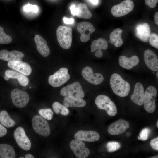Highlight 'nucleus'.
I'll list each match as a JSON object with an SVG mask.
<instances>
[{"mask_svg": "<svg viewBox=\"0 0 158 158\" xmlns=\"http://www.w3.org/2000/svg\"><path fill=\"white\" fill-rule=\"evenodd\" d=\"M150 144L153 149L158 151V137H157L152 140L150 142Z\"/></svg>", "mask_w": 158, "mask_h": 158, "instance_id": "c9c22d12", "label": "nucleus"}, {"mask_svg": "<svg viewBox=\"0 0 158 158\" xmlns=\"http://www.w3.org/2000/svg\"><path fill=\"white\" fill-rule=\"evenodd\" d=\"M145 63L151 70L155 71L158 69V58L156 54L150 49L146 50L144 53Z\"/></svg>", "mask_w": 158, "mask_h": 158, "instance_id": "dca6fc26", "label": "nucleus"}, {"mask_svg": "<svg viewBox=\"0 0 158 158\" xmlns=\"http://www.w3.org/2000/svg\"><path fill=\"white\" fill-rule=\"evenodd\" d=\"M7 133V130L2 125L0 124V137L5 135Z\"/></svg>", "mask_w": 158, "mask_h": 158, "instance_id": "4c0bfd02", "label": "nucleus"}, {"mask_svg": "<svg viewBox=\"0 0 158 158\" xmlns=\"http://www.w3.org/2000/svg\"><path fill=\"white\" fill-rule=\"evenodd\" d=\"M139 61L138 57L136 56H133L130 58L121 56L119 59L120 65L122 68L128 70L131 69L137 65Z\"/></svg>", "mask_w": 158, "mask_h": 158, "instance_id": "5701e85b", "label": "nucleus"}, {"mask_svg": "<svg viewBox=\"0 0 158 158\" xmlns=\"http://www.w3.org/2000/svg\"><path fill=\"white\" fill-rule=\"evenodd\" d=\"M158 0H145V4L151 8H155Z\"/></svg>", "mask_w": 158, "mask_h": 158, "instance_id": "e433bc0d", "label": "nucleus"}, {"mask_svg": "<svg viewBox=\"0 0 158 158\" xmlns=\"http://www.w3.org/2000/svg\"><path fill=\"white\" fill-rule=\"evenodd\" d=\"M71 13L73 15H76L78 12V9L76 8L75 6L72 5L71 6L70 8Z\"/></svg>", "mask_w": 158, "mask_h": 158, "instance_id": "58836bf2", "label": "nucleus"}, {"mask_svg": "<svg viewBox=\"0 0 158 158\" xmlns=\"http://www.w3.org/2000/svg\"><path fill=\"white\" fill-rule=\"evenodd\" d=\"M157 90L153 86H149L144 93L143 101L144 109L149 113H152L155 110L156 105L155 98Z\"/></svg>", "mask_w": 158, "mask_h": 158, "instance_id": "423d86ee", "label": "nucleus"}, {"mask_svg": "<svg viewBox=\"0 0 158 158\" xmlns=\"http://www.w3.org/2000/svg\"><path fill=\"white\" fill-rule=\"evenodd\" d=\"M129 123L124 120L119 119L110 124L108 132L110 135H117L124 133L129 127Z\"/></svg>", "mask_w": 158, "mask_h": 158, "instance_id": "4468645a", "label": "nucleus"}, {"mask_svg": "<svg viewBox=\"0 0 158 158\" xmlns=\"http://www.w3.org/2000/svg\"><path fill=\"white\" fill-rule=\"evenodd\" d=\"M38 10V8L37 6L36 5L32 4V10L34 12L36 13Z\"/></svg>", "mask_w": 158, "mask_h": 158, "instance_id": "79ce46f5", "label": "nucleus"}, {"mask_svg": "<svg viewBox=\"0 0 158 158\" xmlns=\"http://www.w3.org/2000/svg\"><path fill=\"white\" fill-rule=\"evenodd\" d=\"M56 36L58 42L62 48L66 49L70 48L72 39L71 28L64 25L59 26L56 30Z\"/></svg>", "mask_w": 158, "mask_h": 158, "instance_id": "f03ea898", "label": "nucleus"}, {"mask_svg": "<svg viewBox=\"0 0 158 158\" xmlns=\"http://www.w3.org/2000/svg\"><path fill=\"white\" fill-rule=\"evenodd\" d=\"M52 107L54 111L57 114L60 113L62 115L66 116L69 113L68 109L65 106L63 105L58 102H54Z\"/></svg>", "mask_w": 158, "mask_h": 158, "instance_id": "c756f323", "label": "nucleus"}, {"mask_svg": "<svg viewBox=\"0 0 158 158\" xmlns=\"http://www.w3.org/2000/svg\"><path fill=\"white\" fill-rule=\"evenodd\" d=\"M34 39L39 53L43 57L48 56L50 54V50L46 40L38 34L35 35Z\"/></svg>", "mask_w": 158, "mask_h": 158, "instance_id": "4be33fe9", "label": "nucleus"}, {"mask_svg": "<svg viewBox=\"0 0 158 158\" xmlns=\"http://www.w3.org/2000/svg\"><path fill=\"white\" fill-rule=\"evenodd\" d=\"M25 158H34V157L32 154H26L25 156Z\"/></svg>", "mask_w": 158, "mask_h": 158, "instance_id": "c03bdc74", "label": "nucleus"}, {"mask_svg": "<svg viewBox=\"0 0 158 158\" xmlns=\"http://www.w3.org/2000/svg\"><path fill=\"white\" fill-rule=\"evenodd\" d=\"M126 135L127 137H129L131 135V133L129 132H128L126 133Z\"/></svg>", "mask_w": 158, "mask_h": 158, "instance_id": "de8ad7c7", "label": "nucleus"}, {"mask_svg": "<svg viewBox=\"0 0 158 158\" xmlns=\"http://www.w3.org/2000/svg\"><path fill=\"white\" fill-rule=\"evenodd\" d=\"M32 125L34 130L38 134L47 137L50 133V129L47 121L40 115H36L32 118Z\"/></svg>", "mask_w": 158, "mask_h": 158, "instance_id": "20e7f679", "label": "nucleus"}, {"mask_svg": "<svg viewBox=\"0 0 158 158\" xmlns=\"http://www.w3.org/2000/svg\"><path fill=\"white\" fill-rule=\"evenodd\" d=\"M158 71H157V72L156 73V76H157V77L158 78Z\"/></svg>", "mask_w": 158, "mask_h": 158, "instance_id": "8fccbe9b", "label": "nucleus"}, {"mask_svg": "<svg viewBox=\"0 0 158 158\" xmlns=\"http://www.w3.org/2000/svg\"><path fill=\"white\" fill-rule=\"evenodd\" d=\"M24 56L23 53L16 50L9 51L3 49L0 51V59L8 62L21 61Z\"/></svg>", "mask_w": 158, "mask_h": 158, "instance_id": "aec40b11", "label": "nucleus"}, {"mask_svg": "<svg viewBox=\"0 0 158 158\" xmlns=\"http://www.w3.org/2000/svg\"><path fill=\"white\" fill-rule=\"evenodd\" d=\"M24 158V157H20V158Z\"/></svg>", "mask_w": 158, "mask_h": 158, "instance_id": "603ef678", "label": "nucleus"}, {"mask_svg": "<svg viewBox=\"0 0 158 158\" xmlns=\"http://www.w3.org/2000/svg\"><path fill=\"white\" fill-rule=\"evenodd\" d=\"M63 20L64 23L66 24H72L74 22V19L73 18L69 19L66 17L63 18Z\"/></svg>", "mask_w": 158, "mask_h": 158, "instance_id": "ea45409f", "label": "nucleus"}, {"mask_svg": "<svg viewBox=\"0 0 158 158\" xmlns=\"http://www.w3.org/2000/svg\"><path fill=\"white\" fill-rule=\"evenodd\" d=\"M123 30L117 28L110 34V39L111 43L116 47H119L123 44V42L121 38Z\"/></svg>", "mask_w": 158, "mask_h": 158, "instance_id": "bb28decb", "label": "nucleus"}, {"mask_svg": "<svg viewBox=\"0 0 158 158\" xmlns=\"http://www.w3.org/2000/svg\"><path fill=\"white\" fill-rule=\"evenodd\" d=\"M4 78L6 80H9L10 78L6 76V75H5L4 76Z\"/></svg>", "mask_w": 158, "mask_h": 158, "instance_id": "49530a36", "label": "nucleus"}, {"mask_svg": "<svg viewBox=\"0 0 158 158\" xmlns=\"http://www.w3.org/2000/svg\"><path fill=\"white\" fill-rule=\"evenodd\" d=\"M151 158H158V155H156L155 156H154V157H150Z\"/></svg>", "mask_w": 158, "mask_h": 158, "instance_id": "09e8293b", "label": "nucleus"}, {"mask_svg": "<svg viewBox=\"0 0 158 158\" xmlns=\"http://www.w3.org/2000/svg\"><path fill=\"white\" fill-rule=\"evenodd\" d=\"M12 41L11 37L6 34L4 31L3 28L0 26V44H9Z\"/></svg>", "mask_w": 158, "mask_h": 158, "instance_id": "7c9ffc66", "label": "nucleus"}, {"mask_svg": "<svg viewBox=\"0 0 158 158\" xmlns=\"http://www.w3.org/2000/svg\"><path fill=\"white\" fill-rule=\"evenodd\" d=\"M60 94L64 97L73 96L83 98L85 94L80 83L75 82L62 88Z\"/></svg>", "mask_w": 158, "mask_h": 158, "instance_id": "1a4fd4ad", "label": "nucleus"}, {"mask_svg": "<svg viewBox=\"0 0 158 158\" xmlns=\"http://www.w3.org/2000/svg\"><path fill=\"white\" fill-rule=\"evenodd\" d=\"M144 89L142 84L137 82L135 85L134 92L131 96L132 101L137 105L141 106L143 104Z\"/></svg>", "mask_w": 158, "mask_h": 158, "instance_id": "6ab92c4d", "label": "nucleus"}, {"mask_svg": "<svg viewBox=\"0 0 158 158\" xmlns=\"http://www.w3.org/2000/svg\"><path fill=\"white\" fill-rule=\"evenodd\" d=\"M5 74L10 78L17 79L21 86H25L29 83V80L28 78L20 72L8 70L5 71Z\"/></svg>", "mask_w": 158, "mask_h": 158, "instance_id": "393cba45", "label": "nucleus"}, {"mask_svg": "<svg viewBox=\"0 0 158 158\" xmlns=\"http://www.w3.org/2000/svg\"><path fill=\"white\" fill-rule=\"evenodd\" d=\"M149 40L151 46L158 49V36L157 34L155 33L152 34L150 35Z\"/></svg>", "mask_w": 158, "mask_h": 158, "instance_id": "72a5a7b5", "label": "nucleus"}, {"mask_svg": "<svg viewBox=\"0 0 158 158\" xmlns=\"http://www.w3.org/2000/svg\"><path fill=\"white\" fill-rule=\"evenodd\" d=\"M38 113L40 116L48 120H51L53 117V112L50 108L40 109L39 110Z\"/></svg>", "mask_w": 158, "mask_h": 158, "instance_id": "2f4dec72", "label": "nucleus"}, {"mask_svg": "<svg viewBox=\"0 0 158 158\" xmlns=\"http://www.w3.org/2000/svg\"><path fill=\"white\" fill-rule=\"evenodd\" d=\"M154 22L155 23L158 25V12H157L155 13L154 15Z\"/></svg>", "mask_w": 158, "mask_h": 158, "instance_id": "37998d69", "label": "nucleus"}, {"mask_svg": "<svg viewBox=\"0 0 158 158\" xmlns=\"http://www.w3.org/2000/svg\"><path fill=\"white\" fill-rule=\"evenodd\" d=\"M110 84L114 92L118 96L124 97L129 94L130 89V85L118 74L114 73L111 75Z\"/></svg>", "mask_w": 158, "mask_h": 158, "instance_id": "f257e3e1", "label": "nucleus"}, {"mask_svg": "<svg viewBox=\"0 0 158 158\" xmlns=\"http://www.w3.org/2000/svg\"><path fill=\"white\" fill-rule=\"evenodd\" d=\"M77 29L81 34L80 39L83 42H86L90 39V35L95 30L93 25L91 23L83 21L78 23Z\"/></svg>", "mask_w": 158, "mask_h": 158, "instance_id": "f8f14e48", "label": "nucleus"}, {"mask_svg": "<svg viewBox=\"0 0 158 158\" xmlns=\"http://www.w3.org/2000/svg\"><path fill=\"white\" fill-rule=\"evenodd\" d=\"M108 47L107 41L104 39L100 38L97 40H93L91 45V52H94L97 50L95 53V56L98 58H100L103 56L101 49L106 50Z\"/></svg>", "mask_w": 158, "mask_h": 158, "instance_id": "412c9836", "label": "nucleus"}, {"mask_svg": "<svg viewBox=\"0 0 158 158\" xmlns=\"http://www.w3.org/2000/svg\"><path fill=\"white\" fill-rule=\"evenodd\" d=\"M121 146L120 143L116 141H111L107 143L106 147L108 152H113L119 149Z\"/></svg>", "mask_w": 158, "mask_h": 158, "instance_id": "473e14b6", "label": "nucleus"}, {"mask_svg": "<svg viewBox=\"0 0 158 158\" xmlns=\"http://www.w3.org/2000/svg\"><path fill=\"white\" fill-rule=\"evenodd\" d=\"M150 132V130L148 128L143 129L139 135V140L145 141L147 140Z\"/></svg>", "mask_w": 158, "mask_h": 158, "instance_id": "f704fd0d", "label": "nucleus"}, {"mask_svg": "<svg viewBox=\"0 0 158 158\" xmlns=\"http://www.w3.org/2000/svg\"><path fill=\"white\" fill-rule=\"evenodd\" d=\"M151 35L149 25L147 23H140L137 25L135 30L136 37L142 42H146L149 40Z\"/></svg>", "mask_w": 158, "mask_h": 158, "instance_id": "f3484780", "label": "nucleus"}, {"mask_svg": "<svg viewBox=\"0 0 158 158\" xmlns=\"http://www.w3.org/2000/svg\"><path fill=\"white\" fill-rule=\"evenodd\" d=\"M63 103L67 107H81L86 104V101L82 98L73 96L66 97Z\"/></svg>", "mask_w": 158, "mask_h": 158, "instance_id": "b1692460", "label": "nucleus"}, {"mask_svg": "<svg viewBox=\"0 0 158 158\" xmlns=\"http://www.w3.org/2000/svg\"><path fill=\"white\" fill-rule=\"evenodd\" d=\"M70 147L75 156L78 158H85L89 155L90 151L85 147V143L77 139L72 140L70 143Z\"/></svg>", "mask_w": 158, "mask_h": 158, "instance_id": "9b49d317", "label": "nucleus"}, {"mask_svg": "<svg viewBox=\"0 0 158 158\" xmlns=\"http://www.w3.org/2000/svg\"><path fill=\"white\" fill-rule=\"evenodd\" d=\"M70 77L68 73V69L66 68H62L49 76L48 82L54 87H59L67 82Z\"/></svg>", "mask_w": 158, "mask_h": 158, "instance_id": "39448f33", "label": "nucleus"}, {"mask_svg": "<svg viewBox=\"0 0 158 158\" xmlns=\"http://www.w3.org/2000/svg\"><path fill=\"white\" fill-rule=\"evenodd\" d=\"M15 157L14 150L8 144H0V158H14Z\"/></svg>", "mask_w": 158, "mask_h": 158, "instance_id": "a878e982", "label": "nucleus"}, {"mask_svg": "<svg viewBox=\"0 0 158 158\" xmlns=\"http://www.w3.org/2000/svg\"><path fill=\"white\" fill-rule=\"evenodd\" d=\"M134 4L130 0H125L118 4L114 6L111 8L112 15L116 17L126 15L133 9Z\"/></svg>", "mask_w": 158, "mask_h": 158, "instance_id": "6e6552de", "label": "nucleus"}, {"mask_svg": "<svg viewBox=\"0 0 158 158\" xmlns=\"http://www.w3.org/2000/svg\"><path fill=\"white\" fill-rule=\"evenodd\" d=\"M95 103L99 109L106 111L109 116H115L117 113L116 106L114 102L107 96L100 95L96 98Z\"/></svg>", "mask_w": 158, "mask_h": 158, "instance_id": "7ed1b4c3", "label": "nucleus"}, {"mask_svg": "<svg viewBox=\"0 0 158 158\" xmlns=\"http://www.w3.org/2000/svg\"><path fill=\"white\" fill-rule=\"evenodd\" d=\"M82 74L85 79L93 84L99 85L104 80V77L101 74L98 73H94L92 69L89 66L85 67L83 68Z\"/></svg>", "mask_w": 158, "mask_h": 158, "instance_id": "ddd939ff", "label": "nucleus"}, {"mask_svg": "<svg viewBox=\"0 0 158 158\" xmlns=\"http://www.w3.org/2000/svg\"><path fill=\"white\" fill-rule=\"evenodd\" d=\"M30 88H31V87H30Z\"/></svg>", "mask_w": 158, "mask_h": 158, "instance_id": "864d4df0", "label": "nucleus"}, {"mask_svg": "<svg viewBox=\"0 0 158 158\" xmlns=\"http://www.w3.org/2000/svg\"><path fill=\"white\" fill-rule=\"evenodd\" d=\"M32 4H30L29 3L25 5L24 7V10L26 12H29L32 10Z\"/></svg>", "mask_w": 158, "mask_h": 158, "instance_id": "a19ab883", "label": "nucleus"}, {"mask_svg": "<svg viewBox=\"0 0 158 158\" xmlns=\"http://www.w3.org/2000/svg\"><path fill=\"white\" fill-rule=\"evenodd\" d=\"M11 96L13 104L18 108L25 107L29 101V95L27 92L19 88L13 89L11 92Z\"/></svg>", "mask_w": 158, "mask_h": 158, "instance_id": "0eeeda50", "label": "nucleus"}, {"mask_svg": "<svg viewBox=\"0 0 158 158\" xmlns=\"http://www.w3.org/2000/svg\"><path fill=\"white\" fill-rule=\"evenodd\" d=\"M156 126H157V128H158V121H157V123H156Z\"/></svg>", "mask_w": 158, "mask_h": 158, "instance_id": "3c124183", "label": "nucleus"}, {"mask_svg": "<svg viewBox=\"0 0 158 158\" xmlns=\"http://www.w3.org/2000/svg\"><path fill=\"white\" fill-rule=\"evenodd\" d=\"M14 136L17 144L20 148L26 151L30 149L31 146V142L22 127H19L15 130Z\"/></svg>", "mask_w": 158, "mask_h": 158, "instance_id": "9d476101", "label": "nucleus"}, {"mask_svg": "<svg viewBox=\"0 0 158 158\" xmlns=\"http://www.w3.org/2000/svg\"><path fill=\"white\" fill-rule=\"evenodd\" d=\"M8 66L25 75H29L32 72V68L27 63L20 60L10 61L8 63Z\"/></svg>", "mask_w": 158, "mask_h": 158, "instance_id": "2eb2a0df", "label": "nucleus"}, {"mask_svg": "<svg viewBox=\"0 0 158 158\" xmlns=\"http://www.w3.org/2000/svg\"><path fill=\"white\" fill-rule=\"evenodd\" d=\"M90 1L92 4H98V0H89Z\"/></svg>", "mask_w": 158, "mask_h": 158, "instance_id": "a18cd8bd", "label": "nucleus"}, {"mask_svg": "<svg viewBox=\"0 0 158 158\" xmlns=\"http://www.w3.org/2000/svg\"><path fill=\"white\" fill-rule=\"evenodd\" d=\"M74 137L81 141L94 142L99 139L100 135L98 133L94 131L79 130L75 134Z\"/></svg>", "mask_w": 158, "mask_h": 158, "instance_id": "a211bd4d", "label": "nucleus"}, {"mask_svg": "<svg viewBox=\"0 0 158 158\" xmlns=\"http://www.w3.org/2000/svg\"><path fill=\"white\" fill-rule=\"evenodd\" d=\"M78 12L76 16L80 18L88 19L91 18L92 14L88 8L87 5L84 4H79L77 6Z\"/></svg>", "mask_w": 158, "mask_h": 158, "instance_id": "cd10ccee", "label": "nucleus"}, {"mask_svg": "<svg viewBox=\"0 0 158 158\" xmlns=\"http://www.w3.org/2000/svg\"><path fill=\"white\" fill-rule=\"evenodd\" d=\"M0 122L4 126L10 128L13 126L15 123L6 111H2L0 113Z\"/></svg>", "mask_w": 158, "mask_h": 158, "instance_id": "c85d7f7f", "label": "nucleus"}]
</instances>
